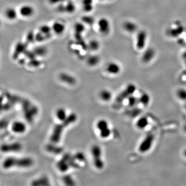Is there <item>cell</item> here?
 <instances>
[{"label": "cell", "instance_id": "1", "mask_svg": "<svg viewBox=\"0 0 186 186\" xmlns=\"http://www.w3.org/2000/svg\"><path fill=\"white\" fill-rule=\"evenodd\" d=\"M77 119V116L75 113L70 114L67 118L62 121V123L59 124L54 126L50 137V141L52 143L56 144L60 142L62 134L65 128L67 127L71 124L75 122Z\"/></svg>", "mask_w": 186, "mask_h": 186}, {"label": "cell", "instance_id": "2", "mask_svg": "<svg viewBox=\"0 0 186 186\" xmlns=\"http://www.w3.org/2000/svg\"><path fill=\"white\" fill-rule=\"evenodd\" d=\"M34 161L31 158H15L9 157L6 158L3 162V167L5 169H8L12 167L27 168L31 167Z\"/></svg>", "mask_w": 186, "mask_h": 186}, {"label": "cell", "instance_id": "3", "mask_svg": "<svg viewBox=\"0 0 186 186\" xmlns=\"http://www.w3.org/2000/svg\"><path fill=\"white\" fill-rule=\"evenodd\" d=\"M94 164L98 169H102L104 167V162L102 159V149L98 145H93L91 148Z\"/></svg>", "mask_w": 186, "mask_h": 186}, {"label": "cell", "instance_id": "4", "mask_svg": "<svg viewBox=\"0 0 186 186\" xmlns=\"http://www.w3.org/2000/svg\"><path fill=\"white\" fill-rule=\"evenodd\" d=\"M155 140V136L152 133H148L141 142L138 147L139 152L144 154L148 152L152 148Z\"/></svg>", "mask_w": 186, "mask_h": 186}, {"label": "cell", "instance_id": "5", "mask_svg": "<svg viewBox=\"0 0 186 186\" xmlns=\"http://www.w3.org/2000/svg\"><path fill=\"white\" fill-rule=\"evenodd\" d=\"M97 127L100 131V135L103 139H106L110 137L111 134V130L109 128V124L107 121L101 119L98 121Z\"/></svg>", "mask_w": 186, "mask_h": 186}, {"label": "cell", "instance_id": "6", "mask_svg": "<svg viewBox=\"0 0 186 186\" xmlns=\"http://www.w3.org/2000/svg\"><path fill=\"white\" fill-rule=\"evenodd\" d=\"M97 25L99 32L103 35H108L111 31V24L109 20L106 18H102L98 20Z\"/></svg>", "mask_w": 186, "mask_h": 186}, {"label": "cell", "instance_id": "7", "mask_svg": "<svg viewBox=\"0 0 186 186\" xmlns=\"http://www.w3.org/2000/svg\"><path fill=\"white\" fill-rule=\"evenodd\" d=\"M35 12L34 8L31 5H24L20 7L18 13L21 17L24 18H30L33 16Z\"/></svg>", "mask_w": 186, "mask_h": 186}, {"label": "cell", "instance_id": "8", "mask_svg": "<svg viewBox=\"0 0 186 186\" xmlns=\"http://www.w3.org/2000/svg\"><path fill=\"white\" fill-rule=\"evenodd\" d=\"M22 145L19 143H14L9 144H4L1 146V150L3 152H18L21 150Z\"/></svg>", "mask_w": 186, "mask_h": 186}, {"label": "cell", "instance_id": "9", "mask_svg": "<svg viewBox=\"0 0 186 186\" xmlns=\"http://www.w3.org/2000/svg\"><path fill=\"white\" fill-rule=\"evenodd\" d=\"M70 156V154H66L63 156L62 159L58 162L57 167L60 171L63 172L67 171L70 167L68 164V160Z\"/></svg>", "mask_w": 186, "mask_h": 186}, {"label": "cell", "instance_id": "10", "mask_svg": "<svg viewBox=\"0 0 186 186\" xmlns=\"http://www.w3.org/2000/svg\"><path fill=\"white\" fill-rule=\"evenodd\" d=\"M137 39L136 40V46L138 49H143L145 47L147 39L146 33L144 32L141 31L138 33Z\"/></svg>", "mask_w": 186, "mask_h": 186}, {"label": "cell", "instance_id": "11", "mask_svg": "<svg viewBox=\"0 0 186 186\" xmlns=\"http://www.w3.org/2000/svg\"><path fill=\"white\" fill-rule=\"evenodd\" d=\"M106 71L109 74L116 75L119 73L121 71V66L119 64L115 62L109 63L106 66Z\"/></svg>", "mask_w": 186, "mask_h": 186}, {"label": "cell", "instance_id": "12", "mask_svg": "<svg viewBox=\"0 0 186 186\" xmlns=\"http://www.w3.org/2000/svg\"><path fill=\"white\" fill-rule=\"evenodd\" d=\"M12 130L16 133H24L26 130V125L20 121H16L12 124Z\"/></svg>", "mask_w": 186, "mask_h": 186}, {"label": "cell", "instance_id": "13", "mask_svg": "<svg viewBox=\"0 0 186 186\" xmlns=\"http://www.w3.org/2000/svg\"><path fill=\"white\" fill-rule=\"evenodd\" d=\"M149 123V119L147 116H142L137 120L135 126L138 129L144 130L148 126Z\"/></svg>", "mask_w": 186, "mask_h": 186}, {"label": "cell", "instance_id": "14", "mask_svg": "<svg viewBox=\"0 0 186 186\" xmlns=\"http://www.w3.org/2000/svg\"><path fill=\"white\" fill-rule=\"evenodd\" d=\"M53 25L52 30L55 34L58 35L62 34L65 29L64 24L60 22H55L54 24L53 23Z\"/></svg>", "mask_w": 186, "mask_h": 186}, {"label": "cell", "instance_id": "15", "mask_svg": "<svg viewBox=\"0 0 186 186\" xmlns=\"http://www.w3.org/2000/svg\"><path fill=\"white\" fill-rule=\"evenodd\" d=\"M5 15L8 19L14 20L17 17V11L14 8H8L5 10Z\"/></svg>", "mask_w": 186, "mask_h": 186}, {"label": "cell", "instance_id": "16", "mask_svg": "<svg viewBox=\"0 0 186 186\" xmlns=\"http://www.w3.org/2000/svg\"><path fill=\"white\" fill-rule=\"evenodd\" d=\"M60 80L63 82H65L68 84H74L75 82V78L71 76L70 75L66 74V73H62L60 76Z\"/></svg>", "mask_w": 186, "mask_h": 186}, {"label": "cell", "instance_id": "17", "mask_svg": "<svg viewBox=\"0 0 186 186\" xmlns=\"http://www.w3.org/2000/svg\"><path fill=\"white\" fill-rule=\"evenodd\" d=\"M150 97L148 93H144L141 95L140 98H139V103H140L144 106H148L150 104Z\"/></svg>", "mask_w": 186, "mask_h": 186}, {"label": "cell", "instance_id": "18", "mask_svg": "<svg viewBox=\"0 0 186 186\" xmlns=\"http://www.w3.org/2000/svg\"><path fill=\"white\" fill-rule=\"evenodd\" d=\"M46 150L49 152H52L54 154H60L63 152V148L56 145L49 144L46 146Z\"/></svg>", "mask_w": 186, "mask_h": 186}, {"label": "cell", "instance_id": "19", "mask_svg": "<svg viewBox=\"0 0 186 186\" xmlns=\"http://www.w3.org/2000/svg\"><path fill=\"white\" fill-rule=\"evenodd\" d=\"M100 97L104 102H109L112 98L111 92L106 89L102 90L100 93Z\"/></svg>", "mask_w": 186, "mask_h": 186}, {"label": "cell", "instance_id": "20", "mask_svg": "<svg viewBox=\"0 0 186 186\" xmlns=\"http://www.w3.org/2000/svg\"><path fill=\"white\" fill-rule=\"evenodd\" d=\"M56 116L58 120L61 121L65 120L67 117L66 111L63 108H60L57 110L56 112Z\"/></svg>", "mask_w": 186, "mask_h": 186}, {"label": "cell", "instance_id": "21", "mask_svg": "<svg viewBox=\"0 0 186 186\" xmlns=\"http://www.w3.org/2000/svg\"><path fill=\"white\" fill-rule=\"evenodd\" d=\"M32 185H34V186L49 185L48 179L46 177H42L39 179H37L36 181H33Z\"/></svg>", "mask_w": 186, "mask_h": 186}, {"label": "cell", "instance_id": "22", "mask_svg": "<svg viewBox=\"0 0 186 186\" xmlns=\"http://www.w3.org/2000/svg\"><path fill=\"white\" fill-rule=\"evenodd\" d=\"M176 95L179 100L186 102V89H179L177 91Z\"/></svg>", "mask_w": 186, "mask_h": 186}, {"label": "cell", "instance_id": "23", "mask_svg": "<svg viewBox=\"0 0 186 186\" xmlns=\"http://www.w3.org/2000/svg\"><path fill=\"white\" fill-rule=\"evenodd\" d=\"M125 29L126 30V31L129 32H133L135 31L136 29H137V25L133 22H127L124 25Z\"/></svg>", "mask_w": 186, "mask_h": 186}, {"label": "cell", "instance_id": "24", "mask_svg": "<svg viewBox=\"0 0 186 186\" xmlns=\"http://www.w3.org/2000/svg\"><path fill=\"white\" fill-rule=\"evenodd\" d=\"M128 105L130 107H133L137 104H139V98L135 96L131 95L128 98Z\"/></svg>", "mask_w": 186, "mask_h": 186}, {"label": "cell", "instance_id": "25", "mask_svg": "<svg viewBox=\"0 0 186 186\" xmlns=\"http://www.w3.org/2000/svg\"><path fill=\"white\" fill-rule=\"evenodd\" d=\"M125 89L127 91V92H128V94L131 96V95H133L134 93H135L137 90V87L135 85L133 84H129L126 86Z\"/></svg>", "mask_w": 186, "mask_h": 186}, {"label": "cell", "instance_id": "26", "mask_svg": "<svg viewBox=\"0 0 186 186\" xmlns=\"http://www.w3.org/2000/svg\"><path fill=\"white\" fill-rule=\"evenodd\" d=\"M63 181L67 185H74L75 183L72 177L69 175H66L63 177Z\"/></svg>", "mask_w": 186, "mask_h": 186}, {"label": "cell", "instance_id": "27", "mask_svg": "<svg viewBox=\"0 0 186 186\" xmlns=\"http://www.w3.org/2000/svg\"><path fill=\"white\" fill-rule=\"evenodd\" d=\"M99 62V58L96 56H92L89 58L88 60V63L89 65L94 66L97 65Z\"/></svg>", "mask_w": 186, "mask_h": 186}, {"label": "cell", "instance_id": "28", "mask_svg": "<svg viewBox=\"0 0 186 186\" xmlns=\"http://www.w3.org/2000/svg\"><path fill=\"white\" fill-rule=\"evenodd\" d=\"M75 159L80 161L81 162L84 161L85 160V157L84 155L82 152H78L74 156Z\"/></svg>", "mask_w": 186, "mask_h": 186}, {"label": "cell", "instance_id": "29", "mask_svg": "<svg viewBox=\"0 0 186 186\" xmlns=\"http://www.w3.org/2000/svg\"><path fill=\"white\" fill-rule=\"evenodd\" d=\"M98 41H95V40H93V41H91L90 42V44H89V46L91 47V48L93 50H97L99 48V45H95V44H96Z\"/></svg>", "mask_w": 186, "mask_h": 186}, {"label": "cell", "instance_id": "30", "mask_svg": "<svg viewBox=\"0 0 186 186\" xmlns=\"http://www.w3.org/2000/svg\"><path fill=\"white\" fill-rule=\"evenodd\" d=\"M184 155L186 157V150H185V151H184Z\"/></svg>", "mask_w": 186, "mask_h": 186}, {"label": "cell", "instance_id": "31", "mask_svg": "<svg viewBox=\"0 0 186 186\" xmlns=\"http://www.w3.org/2000/svg\"><path fill=\"white\" fill-rule=\"evenodd\" d=\"M185 109H186V104H185Z\"/></svg>", "mask_w": 186, "mask_h": 186}]
</instances>
